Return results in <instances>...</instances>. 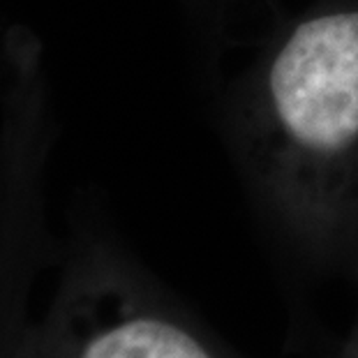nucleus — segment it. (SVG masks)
Returning <instances> with one entry per match:
<instances>
[{
	"label": "nucleus",
	"mask_w": 358,
	"mask_h": 358,
	"mask_svg": "<svg viewBox=\"0 0 358 358\" xmlns=\"http://www.w3.org/2000/svg\"><path fill=\"white\" fill-rule=\"evenodd\" d=\"M14 358H227L127 255L77 241Z\"/></svg>",
	"instance_id": "2"
},
{
	"label": "nucleus",
	"mask_w": 358,
	"mask_h": 358,
	"mask_svg": "<svg viewBox=\"0 0 358 358\" xmlns=\"http://www.w3.org/2000/svg\"><path fill=\"white\" fill-rule=\"evenodd\" d=\"M352 349H354V354H352V358H358V331H356V335H354V342H352Z\"/></svg>",
	"instance_id": "4"
},
{
	"label": "nucleus",
	"mask_w": 358,
	"mask_h": 358,
	"mask_svg": "<svg viewBox=\"0 0 358 358\" xmlns=\"http://www.w3.org/2000/svg\"><path fill=\"white\" fill-rule=\"evenodd\" d=\"M0 104V358H14L33 317L37 280L53 259L44 182L56 143L51 88L40 47L5 56Z\"/></svg>",
	"instance_id": "3"
},
{
	"label": "nucleus",
	"mask_w": 358,
	"mask_h": 358,
	"mask_svg": "<svg viewBox=\"0 0 358 358\" xmlns=\"http://www.w3.org/2000/svg\"><path fill=\"white\" fill-rule=\"evenodd\" d=\"M236 159L273 224L322 262L358 248V0L280 19L227 104Z\"/></svg>",
	"instance_id": "1"
}]
</instances>
